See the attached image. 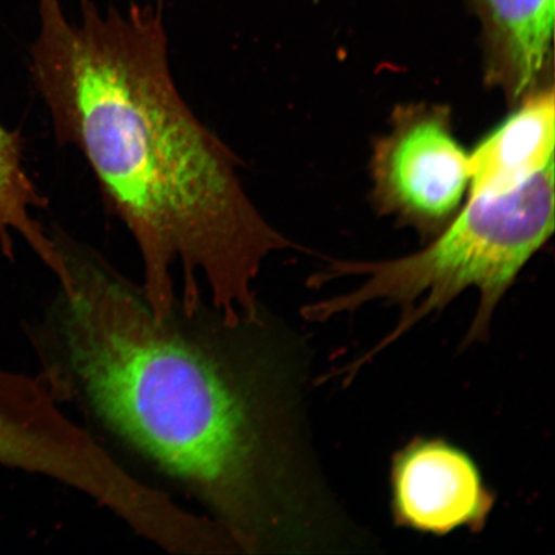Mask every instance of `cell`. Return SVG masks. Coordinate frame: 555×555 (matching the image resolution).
Here are the masks:
<instances>
[{
  "mask_svg": "<svg viewBox=\"0 0 555 555\" xmlns=\"http://www.w3.org/2000/svg\"><path fill=\"white\" fill-rule=\"evenodd\" d=\"M57 241L65 272L30 337L60 404L189 496L237 554L350 545L308 437L300 338L261 307L231 318L204 297L157 317L142 286Z\"/></svg>",
  "mask_w": 555,
  "mask_h": 555,
  "instance_id": "cell-1",
  "label": "cell"
},
{
  "mask_svg": "<svg viewBox=\"0 0 555 555\" xmlns=\"http://www.w3.org/2000/svg\"><path fill=\"white\" fill-rule=\"evenodd\" d=\"M166 0L102 13L81 0L69 23L60 0H39L33 76L55 138L87 159L111 210L141 255L157 317L203 297L225 315L254 314L263 261L291 246L263 219L238 176L237 156L194 115L173 81Z\"/></svg>",
  "mask_w": 555,
  "mask_h": 555,
  "instance_id": "cell-2",
  "label": "cell"
},
{
  "mask_svg": "<svg viewBox=\"0 0 555 555\" xmlns=\"http://www.w3.org/2000/svg\"><path fill=\"white\" fill-rule=\"evenodd\" d=\"M554 229V165L499 193L469 194L463 210L431 245L404 258L336 261L317 283L345 275L365 276L352 293L311 304L302 310L311 322L328 321L374 301L395 305L399 323L347 376L371 362L428 315L446 310L467 289L478 291L477 311L466 344L488 337L498 305Z\"/></svg>",
  "mask_w": 555,
  "mask_h": 555,
  "instance_id": "cell-3",
  "label": "cell"
},
{
  "mask_svg": "<svg viewBox=\"0 0 555 555\" xmlns=\"http://www.w3.org/2000/svg\"><path fill=\"white\" fill-rule=\"evenodd\" d=\"M0 467L64 483L104 508L131 486L128 468L69 418L39 374L0 370Z\"/></svg>",
  "mask_w": 555,
  "mask_h": 555,
  "instance_id": "cell-4",
  "label": "cell"
},
{
  "mask_svg": "<svg viewBox=\"0 0 555 555\" xmlns=\"http://www.w3.org/2000/svg\"><path fill=\"white\" fill-rule=\"evenodd\" d=\"M373 198L379 211L423 234L451 223L468 192L469 154L453 131L449 111L400 107L372 159Z\"/></svg>",
  "mask_w": 555,
  "mask_h": 555,
  "instance_id": "cell-5",
  "label": "cell"
},
{
  "mask_svg": "<svg viewBox=\"0 0 555 555\" xmlns=\"http://www.w3.org/2000/svg\"><path fill=\"white\" fill-rule=\"evenodd\" d=\"M390 483L395 524L429 535L480 532L495 506L476 462L443 439L418 437L399 450Z\"/></svg>",
  "mask_w": 555,
  "mask_h": 555,
  "instance_id": "cell-6",
  "label": "cell"
},
{
  "mask_svg": "<svg viewBox=\"0 0 555 555\" xmlns=\"http://www.w3.org/2000/svg\"><path fill=\"white\" fill-rule=\"evenodd\" d=\"M483 34L486 81L512 102L544 87L552 64L554 0H469Z\"/></svg>",
  "mask_w": 555,
  "mask_h": 555,
  "instance_id": "cell-7",
  "label": "cell"
},
{
  "mask_svg": "<svg viewBox=\"0 0 555 555\" xmlns=\"http://www.w3.org/2000/svg\"><path fill=\"white\" fill-rule=\"evenodd\" d=\"M554 116L552 85L525 96L469 154L467 196L515 189L554 165Z\"/></svg>",
  "mask_w": 555,
  "mask_h": 555,
  "instance_id": "cell-8",
  "label": "cell"
},
{
  "mask_svg": "<svg viewBox=\"0 0 555 555\" xmlns=\"http://www.w3.org/2000/svg\"><path fill=\"white\" fill-rule=\"evenodd\" d=\"M44 199L24 166V144L18 133L0 124V245L12 256V234H20L54 275L64 269L55 238L34 218Z\"/></svg>",
  "mask_w": 555,
  "mask_h": 555,
  "instance_id": "cell-9",
  "label": "cell"
}]
</instances>
